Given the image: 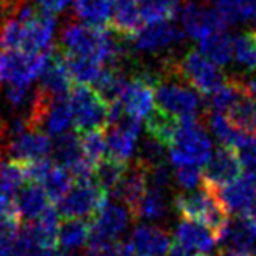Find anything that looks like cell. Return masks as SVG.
I'll use <instances>...</instances> for the list:
<instances>
[{"label":"cell","mask_w":256,"mask_h":256,"mask_svg":"<svg viewBox=\"0 0 256 256\" xmlns=\"http://www.w3.org/2000/svg\"><path fill=\"white\" fill-rule=\"evenodd\" d=\"M50 52L0 50V86H31L41 76Z\"/></svg>","instance_id":"52a82bcc"},{"label":"cell","mask_w":256,"mask_h":256,"mask_svg":"<svg viewBox=\"0 0 256 256\" xmlns=\"http://www.w3.org/2000/svg\"><path fill=\"white\" fill-rule=\"evenodd\" d=\"M73 124L80 133L102 130L110 122L112 104L90 84H76L68 96Z\"/></svg>","instance_id":"5b68a950"},{"label":"cell","mask_w":256,"mask_h":256,"mask_svg":"<svg viewBox=\"0 0 256 256\" xmlns=\"http://www.w3.org/2000/svg\"><path fill=\"white\" fill-rule=\"evenodd\" d=\"M208 125H210V130L212 134L220 141L222 146L227 148H235V144L238 143L240 138L244 136V132L237 130L228 118L220 112H208Z\"/></svg>","instance_id":"d6a6232c"},{"label":"cell","mask_w":256,"mask_h":256,"mask_svg":"<svg viewBox=\"0 0 256 256\" xmlns=\"http://www.w3.org/2000/svg\"><path fill=\"white\" fill-rule=\"evenodd\" d=\"M82 136V150L84 158L96 167L100 160L106 158L107 146H106V134L100 130L88 132V133H80Z\"/></svg>","instance_id":"836d02e7"},{"label":"cell","mask_w":256,"mask_h":256,"mask_svg":"<svg viewBox=\"0 0 256 256\" xmlns=\"http://www.w3.org/2000/svg\"><path fill=\"white\" fill-rule=\"evenodd\" d=\"M167 256H203V254L192 250V248H188L185 245L178 244V242H175V244L170 246L169 254H167Z\"/></svg>","instance_id":"b9f144b4"},{"label":"cell","mask_w":256,"mask_h":256,"mask_svg":"<svg viewBox=\"0 0 256 256\" xmlns=\"http://www.w3.org/2000/svg\"><path fill=\"white\" fill-rule=\"evenodd\" d=\"M175 240L178 244L185 245L192 250L198 252L201 254L210 253L218 244V237L212 230H210L206 226L198 224V222L182 219L178 226L175 227Z\"/></svg>","instance_id":"ffe728a7"},{"label":"cell","mask_w":256,"mask_h":256,"mask_svg":"<svg viewBox=\"0 0 256 256\" xmlns=\"http://www.w3.org/2000/svg\"><path fill=\"white\" fill-rule=\"evenodd\" d=\"M132 212L122 204H106L91 222L92 240H117L130 222Z\"/></svg>","instance_id":"e0dca14e"},{"label":"cell","mask_w":256,"mask_h":256,"mask_svg":"<svg viewBox=\"0 0 256 256\" xmlns=\"http://www.w3.org/2000/svg\"><path fill=\"white\" fill-rule=\"evenodd\" d=\"M242 169L244 167H242L237 158V152L232 148L220 146L206 162V167L203 170L204 185L211 188L226 186L240 177Z\"/></svg>","instance_id":"5bb4252c"},{"label":"cell","mask_w":256,"mask_h":256,"mask_svg":"<svg viewBox=\"0 0 256 256\" xmlns=\"http://www.w3.org/2000/svg\"><path fill=\"white\" fill-rule=\"evenodd\" d=\"M242 219H244L248 224V227H250L252 230L256 234V201L250 208H248V210L244 214H242Z\"/></svg>","instance_id":"7bdbcfd3"},{"label":"cell","mask_w":256,"mask_h":256,"mask_svg":"<svg viewBox=\"0 0 256 256\" xmlns=\"http://www.w3.org/2000/svg\"><path fill=\"white\" fill-rule=\"evenodd\" d=\"M39 78H41L39 91L46 94V96L62 98L72 90L73 78L70 75L68 64H66L65 56L58 47L57 49H52L49 60H47V64Z\"/></svg>","instance_id":"2e32d148"},{"label":"cell","mask_w":256,"mask_h":256,"mask_svg":"<svg viewBox=\"0 0 256 256\" xmlns=\"http://www.w3.org/2000/svg\"><path fill=\"white\" fill-rule=\"evenodd\" d=\"M114 0H75V13L83 23L106 28L112 20Z\"/></svg>","instance_id":"484cf974"},{"label":"cell","mask_w":256,"mask_h":256,"mask_svg":"<svg viewBox=\"0 0 256 256\" xmlns=\"http://www.w3.org/2000/svg\"><path fill=\"white\" fill-rule=\"evenodd\" d=\"M0 122H2V120H0Z\"/></svg>","instance_id":"681fc988"},{"label":"cell","mask_w":256,"mask_h":256,"mask_svg":"<svg viewBox=\"0 0 256 256\" xmlns=\"http://www.w3.org/2000/svg\"><path fill=\"white\" fill-rule=\"evenodd\" d=\"M126 169H128V162H124V160H118L110 156H106L96 167H94L92 180L96 182L99 186H102L106 192H110L116 188L120 178L124 177Z\"/></svg>","instance_id":"f546056e"},{"label":"cell","mask_w":256,"mask_h":256,"mask_svg":"<svg viewBox=\"0 0 256 256\" xmlns=\"http://www.w3.org/2000/svg\"><path fill=\"white\" fill-rule=\"evenodd\" d=\"M146 184H148V169L143 164H140L138 160H134L132 166H128L124 177L120 178L116 188L112 190L114 196L120 203H124V206L128 208V211L132 212V218L140 200L143 198V194L146 192Z\"/></svg>","instance_id":"ac0fdd59"},{"label":"cell","mask_w":256,"mask_h":256,"mask_svg":"<svg viewBox=\"0 0 256 256\" xmlns=\"http://www.w3.org/2000/svg\"><path fill=\"white\" fill-rule=\"evenodd\" d=\"M109 192L99 186L96 182H78L76 186L64 196L58 203V214L64 219H83L94 218L107 204Z\"/></svg>","instance_id":"9c48e42d"},{"label":"cell","mask_w":256,"mask_h":256,"mask_svg":"<svg viewBox=\"0 0 256 256\" xmlns=\"http://www.w3.org/2000/svg\"><path fill=\"white\" fill-rule=\"evenodd\" d=\"M60 50L65 57L91 58L106 66H120L124 47L102 26L68 23L60 34Z\"/></svg>","instance_id":"6da1fadb"},{"label":"cell","mask_w":256,"mask_h":256,"mask_svg":"<svg viewBox=\"0 0 256 256\" xmlns=\"http://www.w3.org/2000/svg\"><path fill=\"white\" fill-rule=\"evenodd\" d=\"M200 52L204 54L216 65L224 66L232 60V38L228 36L226 28L214 31L203 41H200Z\"/></svg>","instance_id":"d4e9b609"},{"label":"cell","mask_w":256,"mask_h":256,"mask_svg":"<svg viewBox=\"0 0 256 256\" xmlns=\"http://www.w3.org/2000/svg\"><path fill=\"white\" fill-rule=\"evenodd\" d=\"M148 182H150V186L159 188V190H164V192H169L172 188V185H174V182H175V177H174V172L170 169V166L164 160V162L151 167V169L148 170Z\"/></svg>","instance_id":"f35d334b"},{"label":"cell","mask_w":256,"mask_h":256,"mask_svg":"<svg viewBox=\"0 0 256 256\" xmlns=\"http://www.w3.org/2000/svg\"><path fill=\"white\" fill-rule=\"evenodd\" d=\"M54 151V144L50 136L41 130H24L23 133L12 136L4 146L2 158L8 156V159L16 160L20 164L32 162V160L49 158Z\"/></svg>","instance_id":"30bf717a"},{"label":"cell","mask_w":256,"mask_h":256,"mask_svg":"<svg viewBox=\"0 0 256 256\" xmlns=\"http://www.w3.org/2000/svg\"><path fill=\"white\" fill-rule=\"evenodd\" d=\"M132 246L117 240H92L84 250V256H130Z\"/></svg>","instance_id":"e575fe53"},{"label":"cell","mask_w":256,"mask_h":256,"mask_svg":"<svg viewBox=\"0 0 256 256\" xmlns=\"http://www.w3.org/2000/svg\"><path fill=\"white\" fill-rule=\"evenodd\" d=\"M164 144H160L159 141H156L154 138H146L143 143H141V148H140V156H138V162L143 164L148 170L151 169V167L158 166L160 162H164L166 160V151H164Z\"/></svg>","instance_id":"74e56055"},{"label":"cell","mask_w":256,"mask_h":256,"mask_svg":"<svg viewBox=\"0 0 256 256\" xmlns=\"http://www.w3.org/2000/svg\"><path fill=\"white\" fill-rule=\"evenodd\" d=\"M42 248L39 246L34 235L31 234L28 224L20 228L15 242H13L10 256H39Z\"/></svg>","instance_id":"8d00e7d4"},{"label":"cell","mask_w":256,"mask_h":256,"mask_svg":"<svg viewBox=\"0 0 256 256\" xmlns=\"http://www.w3.org/2000/svg\"><path fill=\"white\" fill-rule=\"evenodd\" d=\"M254 20H256V10H254Z\"/></svg>","instance_id":"c3c4849f"},{"label":"cell","mask_w":256,"mask_h":256,"mask_svg":"<svg viewBox=\"0 0 256 256\" xmlns=\"http://www.w3.org/2000/svg\"><path fill=\"white\" fill-rule=\"evenodd\" d=\"M212 156V141L200 122H180L172 143L169 158L174 167L206 166Z\"/></svg>","instance_id":"277c9868"},{"label":"cell","mask_w":256,"mask_h":256,"mask_svg":"<svg viewBox=\"0 0 256 256\" xmlns=\"http://www.w3.org/2000/svg\"><path fill=\"white\" fill-rule=\"evenodd\" d=\"M91 235V226L82 219H65L60 226L58 232V245L66 253H78L86 245Z\"/></svg>","instance_id":"4316f807"},{"label":"cell","mask_w":256,"mask_h":256,"mask_svg":"<svg viewBox=\"0 0 256 256\" xmlns=\"http://www.w3.org/2000/svg\"><path fill=\"white\" fill-rule=\"evenodd\" d=\"M72 4V0H36V6L49 15H57Z\"/></svg>","instance_id":"60d3db41"},{"label":"cell","mask_w":256,"mask_h":256,"mask_svg":"<svg viewBox=\"0 0 256 256\" xmlns=\"http://www.w3.org/2000/svg\"><path fill=\"white\" fill-rule=\"evenodd\" d=\"M232 150L237 152L242 167L248 174H256V136L254 134H244L240 141Z\"/></svg>","instance_id":"d590c367"},{"label":"cell","mask_w":256,"mask_h":256,"mask_svg":"<svg viewBox=\"0 0 256 256\" xmlns=\"http://www.w3.org/2000/svg\"><path fill=\"white\" fill-rule=\"evenodd\" d=\"M134 49L144 54H160L184 41V32L170 22L148 23L132 38Z\"/></svg>","instance_id":"8fae6325"},{"label":"cell","mask_w":256,"mask_h":256,"mask_svg":"<svg viewBox=\"0 0 256 256\" xmlns=\"http://www.w3.org/2000/svg\"><path fill=\"white\" fill-rule=\"evenodd\" d=\"M154 96L158 109L180 122H198L201 117L203 106L198 91L175 73L172 64H167L154 80Z\"/></svg>","instance_id":"7a4b0ae2"},{"label":"cell","mask_w":256,"mask_h":256,"mask_svg":"<svg viewBox=\"0 0 256 256\" xmlns=\"http://www.w3.org/2000/svg\"><path fill=\"white\" fill-rule=\"evenodd\" d=\"M232 60L245 70H256V31H244L232 38Z\"/></svg>","instance_id":"f1b7e54d"},{"label":"cell","mask_w":256,"mask_h":256,"mask_svg":"<svg viewBox=\"0 0 256 256\" xmlns=\"http://www.w3.org/2000/svg\"><path fill=\"white\" fill-rule=\"evenodd\" d=\"M182 24L188 36L194 41H203L214 31L224 30L226 22L216 8L208 6L200 0H188L182 8Z\"/></svg>","instance_id":"7c38bea8"},{"label":"cell","mask_w":256,"mask_h":256,"mask_svg":"<svg viewBox=\"0 0 256 256\" xmlns=\"http://www.w3.org/2000/svg\"><path fill=\"white\" fill-rule=\"evenodd\" d=\"M130 256H144V254H130Z\"/></svg>","instance_id":"7dc6e473"},{"label":"cell","mask_w":256,"mask_h":256,"mask_svg":"<svg viewBox=\"0 0 256 256\" xmlns=\"http://www.w3.org/2000/svg\"><path fill=\"white\" fill-rule=\"evenodd\" d=\"M169 192L159 190V188L150 186L146 188L143 198L140 200L136 210L133 212V219H146L158 220L164 219L170 212V200L167 196Z\"/></svg>","instance_id":"603a6c76"},{"label":"cell","mask_w":256,"mask_h":256,"mask_svg":"<svg viewBox=\"0 0 256 256\" xmlns=\"http://www.w3.org/2000/svg\"><path fill=\"white\" fill-rule=\"evenodd\" d=\"M50 206V200L39 184H32L23 186L16 194V210L20 218L26 220H36L47 208Z\"/></svg>","instance_id":"7402d4cb"},{"label":"cell","mask_w":256,"mask_h":256,"mask_svg":"<svg viewBox=\"0 0 256 256\" xmlns=\"http://www.w3.org/2000/svg\"><path fill=\"white\" fill-rule=\"evenodd\" d=\"M154 80H156V75H151L148 72L128 76L117 99V104L126 117L141 122L156 110L154 109V106H156Z\"/></svg>","instance_id":"ba28073f"},{"label":"cell","mask_w":256,"mask_h":256,"mask_svg":"<svg viewBox=\"0 0 256 256\" xmlns=\"http://www.w3.org/2000/svg\"><path fill=\"white\" fill-rule=\"evenodd\" d=\"M39 256H66V254L62 252H56V250H44Z\"/></svg>","instance_id":"bcb514c9"},{"label":"cell","mask_w":256,"mask_h":256,"mask_svg":"<svg viewBox=\"0 0 256 256\" xmlns=\"http://www.w3.org/2000/svg\"><path fill=\"white\" fill-rule=\"evenodd\" d=\"M175 169V184L180 188L190 192L193 188H196L201 180H203V172L198 166H180V167H174Z\"/></svg>","instance_id":"ab89813d"},{"label":"cell","mask_w":256,"mask_h":256,"mask_svg":"<svg viewBox=\"0 0 256 256\" xmlns=\"http://www.w3.org/2000/svg\"><path fill=\"white\" fill-rule=\"evenodd\" d=\"M73 178L75 177H73L68 169H65L62 166H54L50 172L47 174V177L42 180L41 185L50 201L60 203L65 194L72 190Z\"/></svg>","instance_id":"4dcf8cb0"},{"label":"cell","mask_w":256,"mask_h":256,"mask_svg":"<svg viewBox=\"0 0 256 256\" xmlns=\"http://www.w3.org/2000/svg\"><path fill=\"white\" fill-rule=\"evenodd\" d=\"M140 136V122L122 114L116 122L109 125L106 134L107 156L128 162L136 151V141Z\"/></svg>","instance_id":"4fadbf2b"},{"label":"cell","mask_w":256,"mask_h":256,"mask_svg":"<svg viewBox=\"0 0 256 256\" xmlns=\"http://www.w3.org/2000/svg\"><path fill=\"white\" fill-rule=\"evenodd\" d=\"M128 245L133 252L144 256H167L170 250V237L167 230L159 226L141 224L134 227Z\"/></svg>","instance_id":"d6986e66"},{"label":"cell","mask_w":256,"mask_h":256,"mask_svg":"<svg viewBox=\"0 0 256 256\" xmlns=\"http://www.w3.org/2000/svg\"><path fill=\"white\" fill-rule=\"evenodd\" d=\"M58 220H60L58 211L49 206L36 220L28 224L31 234L34 235L36 242L42 250H52L58 244V232H60Z\"/></svg>","instance_id":"cb8c5ba5"},{"label":"cell","mask_w":256,"mask_h":256,"mask_svg":"<svg viewBox=\"0 0 256 256\" xmlns=\"http://www.w3.org/2000/svg\"><path fill=\"white\" fill-rule=\"evenodd\" d=\"M172 66L185 83L206 98H211L214 92H218L228 80L219 65L194 49L185 52L177 62H172Z\"/></svg>","instance_id":"8992f818"},{"label":"cell","mask_w":256,"mask_h":256,"mask_svg":"<svg viewBox=\"0 0 256 256\" xmlns=\"http://www.w3.org/2000/svg\"><path fill=\"white\" fill-rule=\"evenodd\" d=\"M228 214H244L256 201V175L244 174L226 186L214 188Z\"/></svg>","instance_id":"9a60e30c"},{"label":"cell","mask_w":256,"mask_h":256,"mask_svg":"<svg viewBox=\"0 0 256 256\" xmlns=\"http://www.w3.org/2000/svg\"><path fill=\"white\" fill-rule=\"evenodd\" d=\"M219 242L226 244L230 250H240V252H254V242L256 234L252 230L244 219H235L228 222L224 234L219 237Z\"/></svg>","instance_id":"83f0119b"},{"label":"cell","mask_w":256,"mask_h":256,"mask_svg":"<svg viewBox=\"0 0 256 256\" xmlns=\"http://www.w3.org/2000/svg\"><path fill=\"white\" fill-rule=\"evenodd\" d=\"M245 86H246V90L250 94H253V96L256 98V75H252V76H248L246 78V82H244Z\"/></svg>","instance_id":"f6af8a7d"},{"label":"cell","mask_w":256,"mask_h":256,"mask_svg":"<svg viewBox=\"0 0 256 256\" xmlns=\"http://www.w3.org/2000/svg\"><path fill=\"white\" fill-rule=\"evenodd\" d=\"M172 206L184 219L198 222L212 230L218 237V242L230 222L227 210L218 196V192L208 185L196 192L175 194Z\"/></svg>","instance_id":"3957f363"},{"label":"cell","mask_w":256,"mask_h":256,"mask_svg":"<svg viewBox=\"0 0 256 256\" xmlns=\"http://www.w3.org/2000/svg\"><path fill=\"white\" fill-rule=\"evenodd\" d=\"M224 116L237 130L256 136V98L248 92L246 86L224 112Z\"/></svg>","instance_id":"44dd1931"},{"label":"cell","mask_w":256,"mask_h":256,"mask_svg":"<svg viewBox=\"0 0 256 256\" xmlns=\"http://www.w3.org/2000/svg\"><path fill=\"white\" fill-rule=\"evenodd\" d=\"M218 256H254L253 253H250V252H240V250H224V252H220Z\"/></svg>","instance_id":"ee69618b"},{"label":"cell","mask_w":256,"mask_h":256,"mask_svg":"<svg viewBox=\"0 0 256 256\" xmlns=\"http://www.w3.org/2000/svg\"><path fill=\"white\" fill-rule=\"evenodd\" d=\"M214 8L226 23L234 24L254 15L256 0H214Z\"/></svg>","instance_id":"1f68e13d"}]
</instances>
